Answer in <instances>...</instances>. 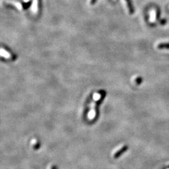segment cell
I'll list each match as a JSON object with an SVG mask.
<instances>
[{
	"label": "cell",
	"instance_id": "cell-1",
	"mask_svg": "<svg viewBox=\"0 0 169 169\" xmlns=\"http://www.w3.org/2000/svg\"><path fill=\"white\" fill-rule=\"evenodd\" d=\"M97 101H95V100H93V102H92V103L91 104L90 106V110L89 113V119H93L96 116V110H95V107H96V102Z\"/></svg>",
	"mask_w": 169,
	"mask_h": 169
},
{
	"label": "cell",
	"instance_id": "cell-7",
	"mask_svg": "<svg viewBox=\"0 0 169 169\" xmlns=\"http://www.w3.org/2000/svg\"><path fill=\"white\" fill-rule=\"evenodd\" d=\"M102 94L100 93H95L93 95V100H95V101H98V100L100 99V98L102 97Z\"/></svg>",
	"mask_w": 169,
	"mask_h": 169
},
{
	"label": "cell",
	"instance_id": "cell-3",
	"mask_svg": "<svg viewBox=\"0 0 169 169\" xmlns=\"http://www.w3.org/2000/svg\"><path fill=\"white\" fill-rule=\"evenodd\" d=\"M39 4H40V0H33L32 3V10L33 12L35 14H36L39 10Z\"/></svg>",
	"mask_w": 169,
	"mask_h": 169
},
{
	"label": "cell",
	"instance_id": "cell-10",
	"mask_svg": "<svg viewBox=\"0 0 169 169\" xmlns=\"http://www.w3.org/2000/svg\"><path fill=\"white\" fill-rule=\"evenodd\" d=\"M30 0H23V1L25 2V3H28V2H30Z\"/></svg>",
	"mask_w": 169,
	"mask_h": 169
},
{
	"label": "cell",
	"instance_id": "cell-2",
	"mask_svg": "<svg viewBox=\"0 0 169 169\" xmlns=\"http://www.w3.org/2000/svg\"><path fill=\"white\" fill-rule=\"evenodd\" d=\"M128 147L127 145H124L123 146L122 148H119L118 150H117L116 152H115V153L114 154V157L117 159L118 157H119V156L121 155L123 152H125L126 150H127Z\"/></svg>",
	"mask_w": 169,
	"mask_h": 169
},
{
	"label": "cell",
	"instance_id": "cell-9",
	"mask_svg": "<svg viewBox=\"0 0 169 169\" xmlns=\"http://www.w3.org/2000/svg\"><path fill=\"white\" fill-rule=\"evenodd\" d=\"M96 1H97V0H90V3L91 4H93L96 3Z\"/></svg>",
	"mask_w": 169,
	"mask_h": 169
},
{
	"label": "cell",
	"instance_id": "cell-8",
	"mask_svg": "<svg viewBox=\"0 0 169 169\" xmlns=\"http://www.w3.org/2000/svg\"><path fill=\"white\" fill-rule=\"evenodd\" d=\"M13 4V5L14 6H15L18 9V10H21L22 9H23V5L21 4V3H15V2H13L12 3Z\"/></svg>",
	"mask_w": 169,
	"mask_h": 169
},
{
	"label": "cell",
	"instance_id": "cell-6",
	"mask_svg": "<svg viewBox=\"0 0 169 169\" xmlns=\"http://www.w3.org/2000/svg\"><path fill=\"white\" fill-rule=\"evenodd\" d=\"M159 49H169V43H163L158 45Z\"/></svg>",
	"mask_w": 169,
	"mask_h": 169
},
{
	"label": "cell",
	"instance_id": "cell-5",
	"mask_svg": "<svg viewBox=\"0 0 169 169\" xmlns=\"http://www.w3.org/2000/svg\"><path fill=\"white\" fill-rule=\"evenodd\" d=\"M0 53H1V56H3V57L6 58V59H10L11 58V55L6 50L4 49L3 48L1 49V51H0Z\"/></svg>",
	"mask_w": 169,
	"mask_h": 169
},
{
	"label": "cell",
	"instance_id": "cell-4",
	"mask_svg": "<svg viewBox=\"0 0 169 169\" xmlns=\"http://www.w3.org/2000/svg\"><path fill=\"white\" fill-rule=\"evenodd\" d=\"M125 3H126L127 8L128 10V12L130 15H132L134 13V8L133 7V4L131 3V0H125Z\"/></svg>",
	"mask_w": 169,
	"mask_h": 169
},
{
	"label": "cell",
	"instance_id": "cell-11",
	"mask_svg": "<svg viewBox=\"0 0 169 169\" xmlns=\"http://www.w3.org/2000/svg\"><path fill=\"white\" fill-rule=\"evenodd\" d=\"M51 169H56V167H55V166H52V167H51Z\"/></svg>",
	"mask_w": 169,
	"mask_h": 169
}]
</instances>
